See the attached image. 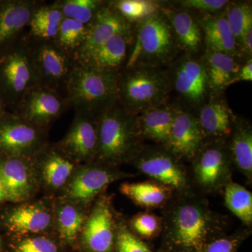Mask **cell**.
I'll return each instance as SVG.
<instances>
[{
  "instance_id": "1",
  "label": "cell",
  "mask_w": 252,
  "mask_h": 252,
  "mask_svg": "<svg viewBox=\"0 0 252 252\" xmlns=\"http://www.w3.org/2000/svg\"><path fill=\"white\" fill-rule=\"evenodd\" d=\"M161 217V252H201L209 241L225 234L227 227L226 220L193 189L174 193Z\"/></svg>"
},
{
  "instance_id": "2",
  "label": "cell",
  "mask_w": 252,
  "mask_h": 252,
  "mask_svg": "<svg viewBox=\"0 0 252 252\" xmlns=\"http://www.w3.org/2000/svg\"><path fill=\"white\" fill-rule=\"evenodd\" d=\"M98 145L96 158L102 165L114 167L132 162L143 149L137 115L119 104L97 117Z\"/></svg>"
},
{
  "instance_id": "3",
  "label": "cell",
  "mask_w": 252,
  "mask_h": 252,
  "mask_svg": "<svg viewBox=\"0 0 252 252\" xmlns=\"http://www.w3.org/2000/svg\"><path fill=\"white\" fill-rule=\"evenodd\" d=\"M118 71L76 64L66 83L67 100L77 113L97 117L118 102Z\"/></svg>"
},
{
  "instance_id": "4",
  "label": "cell",
  "mask_w": 252,
  "mask_h": 252,
  "mask_svg": "<svg viewBox=\"0 0 252 252\" xmlns=\"http://www.w3.org/2000/svg\"><path fill=\"white\" fill-rule=\"evenodd\" d=\"M134 44L126 69L160 68L171 63L180 50L171 26L161 10L137 23Z\"/></svg>"
},
{
  "instance_id": "5",
  "label": "cell",
  "mask_w": 252,
  "mask_h": 252,
  "mask_svg": "<svg viewBox=\"0 0 252 252\" xmlns=\"http://www.w3.org/2000/svg\"><path fill=\"white\" fill-rule=\"evenodd\" d=\"M171 88L169 74L160 68L126 69L119 74L118 102L127 112L138 115L167 104Z\"/></svg>"
},
{
  "instance_id": "6",
  "label": "cell",
  "mask_w": 252,
  "mask_h": 252,
  "mask_svg": "<svg viewBox=\"0 0 252 252\" xmlns=\"http://www.w3.org/2000/svg\"><path fill=\"white\" fill-rule=\"evenodd\" d=\"M190 162V182L203 193L220 191L232 182L233 164L225 139L205 140Z\"/></svg>"
},
{
  "instance_id": "7",
  "label": "cell",
  "mask_w": 252,
  "mask_h": 252,
  "mask_svg": "<svg viewBox=\"0 0 252 252\" xmlns=\"http://www.w3.org/2000/svg\"><path fill=\"white\" fill-rule=\"evenodd\" d=\"M132 162L139 171L172 189L175 193L193 189L182 160L163 146H144Z\"/></svg>"
},
{
  "instance_id": "8",
  "label": "cell",
  "mask_w": 252,
  "mask_h": 252,
  "mask_svg": "<svg viewBox=\"0 0 252 252\" xmlns=\"http://www.w3.org/2000/svg\"><path fill=\"white\" fill-rule=\"evenodd\" d=\"M28 49L39 85L57 92L61 86H66L75 66L70 55L60 49L52 40H38Z\"/></svg>"
},
{
  "instance_id": "9",
  "label": "cell",
  "mask_w": 252,
  "mask_h": 252,
  "mask_svg": "<svg viewBox=\"0 0 252 252\" xmlns=\"http://www.w3.org/2000/svg\"><path fill=\"white\" fill-rule=\"evenodd\" d=\"M171 87L187 103L193 107H201L210 94L208 81L202 59L186 54L174 64Z\"/></svg>"
},
{
  "instance_id": "10",
  "label": "cell",
  "mask_w": 252,
  "mask_h": 252,
  "mask_svg": "<svg viewBox=\"0 0 252 252\" xmlns=\"http://www.w3.org/2000/svg\"><path fill=\"white\" fill-rule=\"evenodd\" d=\"M117 224L110 200L102 197L83 226L82 239L90 252H115Z\"/></svg>"
},
{
  "instance_id": "11",
  "label": "cell",
  "mask_w": 252,
  "mask_h": 252,
  "mask_svg": "<svg viewBox=\"0 0 252 252\" xmlns=\"http://www.w3.org/2000/svg\"><path fill=\"white\" fill-rule=\"evenodd\" d=\"M130 23L126 21L112 5L103 4L88 26L85 39L74 55L77 63H81L94 49L119 34H131Z\"/></svg>"
},
{
  "instance_id": "12",
  "label": "cell",
  "mask_w": 252,
  "mask_h": 252,
  "mask_svg": "<svg viewBox=\"0 0 252 252\" xmlns=\"http://www.w3.org/2000/svg\"><path fill=\"white\" fill-rule=\"evenodd\" d=\"M18 104L19 117L40 128L61 116L66 103L57 91L37 85L28 91Z\"/></svg>"
},
{
  "instance_id": "13",
  "label": "cell",
  "mask_w": 252,
  "mask_h": 252,
  "mask_svg": "<svg viewBox=\"0 0 252 252\" xmlns=\"http://www.w3.org/2000/svg\"><path fill=\"white\" fill-rule=\"evenodd\" d=\"M205 140L197 117L191 113L176 108L165 148L181 160L191 161Z\"/></svg>"
},
{
  "instance_id": "14",
  "label": "cell",
  "mask_w": 252,
  "mask_h": 252,
  "mask_svg": "<svg viewBox=\"0 0 252 252\" xmlns=\"http://www.w3.org/2000/svg\"><path fill=\"white\" fill-rule=\"evenodd\" d=\"M126 174L108 165H91L83 167L76 174L67 187V196L73 202L86 205L97 197L107 186Z\"/></svg>"
},
{
  "instance_id": "15",
  "label": "cell",
  "mask_w": 252,
  "mask_h": 252,
  "mask_svg": "<svg viewBox=\"0 0 252 252\" xmlns=\"http://www.w3.org/2000/svg\"><path fill=\"white\" fill-rule=\"evenodd\" d=\"M43 142L40 128L21 117L0 124V151L11 157H31L42 147Z\"/></svg>"
},
{
  "instance_id": "16",
  "label": "cell",
  "mask_w": 252,
  "mask_h": 252,
  "mask_svg": "<svg viewBox=\"0 0 252 252\" xmlns=\"http://www.w3.org/2000/svg\"><path fill=\"white\" fill-rule=\"evenodd\" d=\"M98 145L97 117L77 113L72 125L60 143L69 157L86 161L95 158Z\"/></svg>"
},
{
  "instance_id": "17",
  "label": "cell",
  "mask_w": 252,
  "mask_h": 252,
  "mask_svg": "<svg viewBox=\"0 0 252 252\" xmlns=\"http://www.w3.org/2000/svg\"><path fill=\"white\" fill-rule=\"evenodd\" d=\"M1 76L5 89L18 103L28 91L39 85L26 47L11 53L5 59L1 66Z\"/></svg>"
},
{
  "instance_id": "18",
  "label": "cell",
  "mask_w": 252,
  "mask_h": 252,
  "mask_svg": "<svg viewBox=\"0 0 252 252\" xmlns=\"http://www.w3.org/2000/svg\"><path fill=\"white\" fill-rule=\"evenodd\" d=\"M26 158L10 157L0 160V179L4 185L7 200L22 202L31 196L34 180Z\"/></svg>"
},
{
  "instance_id": "19",
  "label": "cell",
  "mask_w": 252,
  "mask_h": 252,
  "mask_svg": "<svg viewBox=\"0 0 252 252\" xmlns=\"http://www.w3.org/2000/svg\"><path fill=\"white\" fill-rule=\"evenodd\" d=\"M201 59L206 70L210 94L220 95L232 85L241 66L238 57L206 50Z\"/></svg>"
},
{
  "instance_id": "20",
  "label": "cell",
  "mask_w": 252,
  "mask_h": 252,
  "mask_svg": "<svg viewBox=\"0 0 252 252\" xmlns=\"http://www.w3.org/2000/svg\"><path fill=\"white\" fill-rule=\"evenodd\" d=\"M161 11L171 26L180 49L186 54H196L203 44V34L198 20L187 9L162 6Z\"/></svg>"
},
{
  "instance_id": "21",
  "label": "cell",
  "mask_w": 252,
  "mask_h": 252,
  "mask_svg": "<svg viewBox=\"0 0 252 252\" xmlns=\"http://www.w3.org/2000/svg\"><path fill=\"white\" fill-rule=\"evenodd\" d=\"M196 117L206 140L228 138L236 119L226 102L216 99L203 104Z\"/></svg>"
},
{
  "instance_id": "22",
  "label": "cell",
  "mask_w": 252,
  "mask_h": 252,
  "mask_svg": "<svg viewBox=\"0 0 252 252\" xmlns=\"http://www.w3.org/2000/svg\"><path fill=\"white\" fill-rule=\"evenodd\" d=\"M198 21L206 50L240 56L238 44L223 14H203Z\"/></svg>"
},
{
  "instance_id": "23",
  "label": "cell",
  "mask_w": 252,
  "mask_h": 252,
  "mask_svg": "<svg viewBox=\"0 0 252 252\" xmlns=\"http://www.w3.org/2000/svg\"><path fill=\"white\" fill-rule=\"evenodd\" d=\"M176 108L165 104L137 115L141 137L165 147L168 141Z\"/></svg>"
},
{
  "instance_id": "24",
  "label": "cell",
  "mask_w": 252,
  "mask_h": 252,
  "mask_svg": "<svg viewBox=\"0 0 252 252\" xmlns=\"http://www.w3.org/2000/svg\"><path fill=\"white\" fill-rule=\"evenodd\" d=\"M131 34H119L112 36L98 48L94 49L84 61L77 64L104 69L118 71L127 56L129 45L132 41Z\"/></svg>"
},
{
  "instance_id": "25",
  "label": "cell",
  "mask_w": 252,
  "mask_h": 252,
  "mask_svg": "<svg viewBox=\"0 0 252 252\" xmlns=\"http://www.w3.org/2000/svg\"><path fill=\"white\" fill-rule=\"evenodd\" d=\"M34 1H9L0 6V49L7 45L31 21Z\"/></svg>"
},
{
  "instance_id": "26",
  "label": "cell",
  "mask_w": 252,
  "mask_h": 252,
  "mask_svg": "<svg viewBox=\"0 0 252 252\" xmlns=\"http://www.w3.org/2000/svg\"><path fill=\"white\" fill-rule=\"evenodd\" d=\"M119 189L137 206L147 210L163 208L175 193L172 189L152 180L126 182Z\"/></svg>"
},
{
  "instance_id": "27",
  "label": "cell",
  "mask_w": 252,
  "mask_h": 252,
  "mask_svg": "<svg viewBox=\"0 0 252 252\" xmlns=\"http://www.w3.org/2000/svg\"><path fill=\"white\" fill-rule=\"evenodd\" d=\"M228 142L233 165L247 180H252V129L248 122L235 119Z\"/></svg>"
},
{
  "instance_id": "28",
  "label": "cell",
  "mask_w": 252,
  "mask_h": 252,
  "mask_svg": "<svg viewBox=\"0 0 252 252\" xmlns=\"http://www.w3.org/2000/svg\"><path fill=\"white\" fill-rule=\"evenodd\" d=\"M49 212L39 205H27L17 207L9 214L7 224L16 233H36L47 229L51 224Z\"/></svg>"
},
{
  "instance_id": "29",
  "label": "cell",
  "mask_w": 252,
  "mask_h": 252,
  "mask_svg": "<svg viewBox=\"0 0 252 252\" xmlns=\"http://www.w3.org/2000/svg\"><path fill=\"white\" fill-rule=\"evenodd\" d=\"M64 18L56 3L36 7L29 23L32 34L38 40H54Z\"/></svg>"
},
{
  "instance_id": "30",
  "label": "cell",
  "mask_w": 252,
  "mask_h": 252,
  "mask_svg": "<svg viewBox=\"0 0 252 252\" xmlns=\"http://www.w3.org/2000/svg\"><path fill=\"white\" fill-rule=\"evenodd\" d=\"M225 205L246 226L252 223V194L243 186L231 182L224 189Z\"/></svg>"
},
{
  "instance_id": "31",
  "label": "cell",
  "mask_w": 252,
  "mask_h": 252,
  "mask_svg": "<svg viewBox=\"0 0 252 252\" xmlns=\"http://www.w3.org/2000/svg\"><path fill=\"white\" fill-rule=\"evenodd\" d=\"M223 14L228 21L239 49L245 36L252 29V5L248 2H229Z\"/></svg>"
},
{
  "instance_id": "32",
  "label": "cell",
  "mask_w": 252,
  "mask_h": 252,
  "mask_svg": "<svg viewBox=\"0 0 252 252\" xmlns=\"http://www.w3.org/2000/svg\"><path fill=\"white\" fill-rule=\"evenodd\" d=\"M74 169L72 162L56 152L48 154L42 165L43 177L46 185L58 189L67 182Z\"/></svg>"
},
{
  "instance_id": "33",
  "label": "cell",
  "mask_w": 252,
  "mask_h": 252,
  "mask_svg": "<svg viewBox=\"0 0 252 252\" xmlns=\"http://www.w3.org/2000/svg\"><path fill=\"white\" fill-rule=\"evenodd\" d=\"M87 28L88 26L75 20L64 18L53 41L64 52L74 55L85 39Z\"/></svg>"
},
{
  "instance_id": "34",
  "label": "cell",
  "mask_w": 252,
  "mask_h": 252,
  "mask_svg": "<svg viewBox=\"0 0 252 252\" xmlns=\"http://www.w3.org/2000/svg\"><path fill=\"white\" fill-rule=\"evenodd\" d=\"M111 5L129 23L140 22L162 8L160 2L150 0H119Z\"/></svg>"
},
{
  "instance_id": "35",
  "label": "cell",
  "mask_w": 252,
  "mask_h": 252,
  "mask_svg": "<svg viewBox=\"0 0 252 252\" xmlns=\"http://www.w3.org/2000/svg\"><path fill=\"white\" fill-rule=\"evenodd\" d=\"M56 4L64 18L89 26L104 3L99 0H64Z\"/></svg>"
},
{
  "instance_id": "36",
  "label": "cell",
  "mask_w": 252,
  "mask_h": 252,
  "mask_svg": "<svg viewBox=\"0 0 252 252\" xmlns=\"http://www.w3.org/2000/svg\"><path fill=\"white\" fill-rule=\"evenodd\" d=\"M85 217L75 206L67 204L60 208L58 215V224L61 238L72 243L77 238L85 223Z\"/></svg>"
},
{
  "instance_id": "37",
  "label": "cell",
  "mask_w": 252,
  "mask_h": 252,
  "mask_svg": "<svg viewBox=\"0 0 252 252\" xmlns=\"http://www.w3.org/2000/svg\"><path fill=\"white\" fill-rule=\"evenodd\" d=\"M128 226L138 238L145 242L149 241L161 234L162 217L152 212H140L131 219Z\"/></svg>"
},
{
  "instance_id": "38",
  "label": "cell",
  "mask_w": 252,
  "mask_h": 252,
  "mask_svg": "<svg viewBox=\"0 0 252 252\" xmlns=\"http://www.w3.org/2000/svg\"><path fill=\"white\" fill-rule=\"evenodd\" d=\"M115 252H158L154 251L147 242L132 233L128 225L117 224Z\"/></svg>"
},
{
  "instance_id": "39",
  "label": "cell",
  "mask_w": 252,
  "mask_h": 252,
  "mask_svg": "<svg viewBox=\"0 0 252 252\" xmlns=\"http://www.w3.org/2000/svg\"><path fill=\"white\" fill-rule=\"evenodd\" d=\"M250 233V229H244L237 230L233 234L220 235L209 241L201 252H238Z\"/></svg>"
},
{
  "instance_id": "40",
  "label": "cell",
  "mask_w": 252,
  "mask_h": 252,
  "mask_svg": "<svg viewBox=\"0 0 252 252\" xmlns=\"http://www.w3.org/2000/svg\"><path fill=\"white\" fill-rule=\"evenodd\" d=\"M180 4L187 10H195L203 14H217L224 11L229 4L226 0H183Z\"/></svg>"
},
{
  "instance_id": "41",
  "label": "cell",
  "mask_w": 252,
  "mask_h": 252,
  "mask_svg": "<svg viewBox=\"0 0 252 252\" xmlns=\"http://www.w3.org/2000/svg\"><path fill=\"white\" fill-rule=\"evenodd\" d=\"M16 252H59L54 242L44 237H34L18 244Z\"/></svg>"
},
{
  "instance_id": "42",
  "label": "cell",
  "mask_w": 252,
  "mask_h": 252,
  "mask_svg": "<svg viewBox=\"0 0 252 252\" xmlns=\"http://www.w3.org/2000/svg\"><path fill=\"white\" fill-rule=\"evenodd\" d=\"M252 81V60L249 59L245 64H241L236 76L232 82V84L240 81Z\"/></svg>"
},
{
  "instance_id": "43",
  "label": "cell",
  "mask_w": 252,
  "mask_h": 252,
  "mask_svg": "<svg viewBox=\"0 0 252 252\" xmlns=\"http://www.w3.org/2000/svg\"><path fill=\"white\" fill-rule=\"evenodd\" d=\"M240 54L246 55L249 59L251 58L252 54V29L248 32V34L244 38L243 42L239 47Z\"/></svg>"
},
{
  "instance_id": "44",
  "label": "cell",
  "mask_w": 252,
  "mask_h": 252,
  "mask_svg": "<svg viewBox=\"0 0 252 252\" xmlns=\"http://www.w3.org/2000/svg\"><path fill=\"white\" fill-rule=\"evenodd\" d=\"M5 200H7V195H6V190H5L4 185L0 179V203L4 201Z\"/></svg>"
},
{
  "instance_id": "45",
  "label": "cell",
  "mask_w": 252,
  "mask_h": 252,
  "mask_svg": "<svg viewBox=\"0 0 252 252\" xmlns=\"http://www.w3.org/2000/svg\"><path fill=\"white\" fill-rule=\"evenodd\" d=\"M0 111H1V105H0Z\"/></svg>"
},
{
  "instance_id": "46",
  "label": "cell",
  "mask_w": 252,
  "mask_h": 252,
  "mask_svg": "<svg viewBox=\"0 0 252 252\" xmlns=\"http://www.w3.org/2000/svg\"><path fill=\"white\" fill-rule=\"evenodd\" d=\"M158 252H160V251H159V250H158Z\"/></svg>"
}]
</instances>
